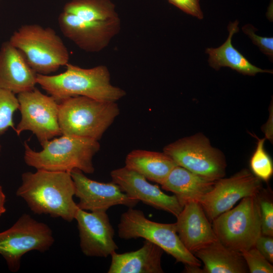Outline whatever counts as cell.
I'll return each instance as SVG.
<instances>
[{"mask_svg":"<svg viewBox=\"0 0 273 273\" xmlns=\"http://www.w3.org/2000/svg\"><path fill=\"white\" fill-rule=\"evenodd\" d=\"M16 195L34 213L48 214L65 221L74 219L78 207L73 200L75 187L70 173L36 169L21 175Z\"/></svg>","mask_w":273,"mask_h":273,"instance_id":"cell-1","label":"cell"},{"mask_svg":"<svg viewBox=\"0 0 273 273\" xmlns=\"http://www.w3.org/2000/svg\"><path fill=\"white\" fill-rule=\"evenodd\" d=\"M66 66V70L57 75L37 74V83L58 102L74 96L116 102L126 95L125 90L111 83L105 66L86 69L68 63Z\"/></svg>","mask_w":273,"mask_h":273,"instance_id":"cell-2","label":"cell"},{"mask_svg":"<svg viewBox=\"0 0 273 273\" xmlns=\"http://www.w3.org/2000/svg\"><path fill=\"white\" fill-rule=\"evenodd\" d=\"M41 146L42 150L36 151L26 141L24 142V160L28 166L54 171L70 172L79 169L86 174L94 172L93 160L100 149L98 141L61 135L44 142Z\"/></svg>","mask_w":273,"mask_h":273,"instance_id":"cell-3","label":"cell"},{"mask_svg":"<svg viewBox=\"0 0 273 273\" xmlns=\"http://www.w3.org/2000/svg\"><path fill=\"white\" fill-rule=\"evenodd\" d=\"M119 113L116 102L74 96L59 102L58 122L62 135L99 141Z\"/></svg>","mask_w":273,"mask_h":273,"instance_id":"cell-4","label":"cell"},{"mask_svg":"<svg viewBox=\"0 0 273 273\" xmlns=\"http://www.w3.org/2000/svg\"><path fill=\"white\" fill-rule=\"evenodd\" d=\"M9 41L22 52L37 74L48 75L69 63L68 50L51 28L23 25L13 33Z\"/></svg>","mask_w":273,"mask_h":273,"instance_id":"cell-5","label":"cell"},{"mask_svg":"<svg viewBox=\"0 0 273 273\" xmlns=\"http://www.w3.org/2000/svg\"><path fill=\"white\" fill-rule=\"evenodd\" d=\"M118 234L124 240L139 238L160 247L176 262L200 266L201 261L188 251L180 241L175 223H162L148 219L140 210L129 208L120 216Z\"/></svg>","mask_w":273,"mask_h":273,"instance_id":"cell-6","label":"cell"},{"mask_svg":"<svg viewBox=\"0 0 273 273\" xmlns=\"http://www.w3.org/2000/svg\"><path fill=\"white\" fill-rule=\"evenodd\" d=\"M58 20L64 35L81 50L90 53L106 48L121 28L115 10L99 13L63 12Z\"/></svg>","mask_w":273,"mask_h":273,"instance_id":"cell-7","label":"cell"},{"mask_svg":"<svg viewBox=\"0 0 273 273\" xmlns=\"http://www.w3.org/2000/svg\"><path fill=\"white\" fill-rule=\"evenodd\" d=\"M211 224L217 240L227 248L241 253L254 247L261 235L257 195L243 198Z\"/></svg>","mask_w":273,"mask_h":273,"instance_id":"cell-8","label":"cell"},{"mask_svg":"<svg viewBox=\"0 0 273 273\" xmlns=\"http://www.w3.org/2000/svg\"><path fill=\"white\" fill-rule=\"evenodd\" d=\"M54 241L48 225L23 214L11 228L0 233V254L9 270L15 272L19 271L25 254L33 250L47 251Z\"/></svg>","mask_w":273,"mask_h":273,"instance_id":"cell-9","label":"cell"},{"mask_svg":"<svg viewBox=\"0 0 273 273\" xmlns=\"http://www.w3.org/2000/svg\"><path fill=\"white\" fill-rule=\"evenodd\" d=\"M163 152L177 165L207 179L216 181L225 175L226 163L223 154L202 134L176 141L166 146Z\"/></svg>","mask_w":273,"mask_h":273,"instance_id":"cell-10","label":"cell"},{"mask_svg":"<svg viewBox=\"0 0 273 273\" xmlns=\"http://www.w3.org/2000/svg\"><path fill=\"white\" fill-rule=\"evenodd\" d=\"M21 119L15 131L17 135L25 130L35 134L40 145L62 135L59 122V103L51 96L34 88L18 94Z\"/></svg>","mask_w":273,"mask_h":273,"instance_id":"cell-11","label":"cell"},{"mask_svg":"<svg viewBox=\"0 0 273 273\" xmlns=\"http://www.w3.org/2000/svg\"><path fill=\"white\" fill-rule=\"evenodd\" d=\"M261 189V180L248 169H243L231 177L216 180L213 188L196 202L212 222L240 200L257 195Z\"/></svg>","mask_w":273,"mask_h":273,"instance_id":"cell-12","label":"cell"},{"mask_svg":"<svg viewBox=\"0 0 273 273\" xmlns=\"http://www.w3.org/2000/svg\"><path fill=\"white\" fill-rule=\"evenodd\" d=\"M70 173L74 185V196L79 199L77 205L80 209L106 212L115 205L133 208L139 202L127 196L112 181L105 183L92 180L79 169H74Z\"/></svg>","mask_w":273,"mask_h":273,"instance_id":"cell-13","label":"cell"},{"mask_svg":"<svg viewBox=\"0 0 273 273\" xmlns=\"http://www.w3.org/2000/svg\"><path fill=\"white\" fill-rule=\"evenodd\" d=\"M77 221L82 253L89 257H107L118 249L114 240V230L106 211L88 212L79 209Z\"/></svg>","mask_w":273,"mask_h":273,"instance_id":"cell-14","label":"cell"},{"mask_svg":"<svg viewBox=\"0 0 273 273\" xmlns=\"http://www.w3.org/2000/svg\"><path fill=\"white\" fill-rule=\"evenodd\" d=\"M110 175L112 181L118 185L123 192L139 202L175 217L184 207L174 195L166 194L157 186L150 183L145 177L125 166L113 170Z\"/></svg>","mask_w":273,"mask_h":273,"instance_id":"cell-15","label":"cell"},{"mask_svg":"<svg viewBox=\"0 0 273 273\" xmlns=\"http://www.w3.org/2000/svg\"><path fill=\"white\" fill-rule=\"evenodd\" d=\"M176 217L178 236L192 253L217 240L212 224L198 202L191 201L186 203Z\"/></svg>","mask_w":273,"mask_h":273,"instance_id":"cell-16","label":"cell"},{"mask_svg":"<svg viewBox=\"0 0 273 273\" xmlns=\"http://www.w3.org/2000/svg\"><path fill=\"white\" fill-rule=\"evenodd\" d=\"M37 73L22 52L10 41L0 49V87L14 94L32 90L37 84Z\"/></svg>","mask_w":273,"mask_h":273,"instance_id":"cell-17","label":"cell"},{"mask_svg":"<svg viewBox=\"0 0 273 273\" xmlns=\"http://www.w3.org/2000/svg\"><path fill=\"white\" fill-rule=\"evenodd\" d=\"M164 251L145 240L138 250L124 253L114 252L108 273H163L161 258Z\"/></svg>","mask_w":273,"mask_h":273,"instance_id":"cell-18","label":"cell"},{"mask_svg":"<svg viewBox=\"0 0 273 273\" xmlns=\"http://www.w3.org/2000/svg\"><path fill=\"white\" fill-rule=\"evenodd\" d=\"M215 183L176 165L161 185L162 189L173 193L184 206L190 201H197L213 188Z\"/></svg>","mask_w":273,"mask_h":273,"instance_id":"cell-19","label":"cell"},{"mask_svg":"<svg viewBox=\"0 0 273 273\" xmlns=\"http://www.w3.org/2000/svg\"><path fill=\"white\" fill-rule=\"evenodd\" d=\"M239 22H230L228 26L229 32L226 41L217 48H209L206 53L209 55V65L216 70L221 67H228L244 75L254 76L259 72L272 73V70L262 69L251 62L232 44L233 35L239 31Z\"/></svg>","mask_w":273,"mask_h":273,"instance_id":"cell-20","label":"cell"},{"mask_svg":"<svg viewBox=\"0 0 273 273\" xmlns=\"http://www.w3.org/2000/svg\"><path fill=\"white\" fill-rule=\"evenodd\" d=\"M125 166L139 173L147 179L160 185L177 165L164 152L136 149L126 156Z\"/></svg>","mask_w":273,"mask_h":273,"instance_id":"cell-21","label":"cell"},{"mask_svg":"<svg viewBox=\"0 0 273 273\" xmlns=\"http://www.w3.org/2000/svg\"><path fill=\"white\" fill-rule=\"evenodd\" d=\"M193 254L204 263V272H249L246 263L241 253L227 248L218 240Z\"/></svg>","mask_w":273,"mask_h":273,"instance_id":"cell-22","label":"cell"},{"mask_svg":"<svg viewBox=\"0 0 273 273\" xmlns=\"http://www.w3.org/2000/svg\"><path fill=\"white\" fill-rule=\"evenodd\" d=\"M265 138L258 139L257 147L250 161L253 174L260 180L268 181L273 173L271 160L264 148Z\"/></svg>","mask_w":273,"mask_h":273,"instance_id":"cell-23","label":"cell"},{"mask_svg":"<svg viewBox=\"0 0 273 273\" xmlns=\"http://www.w3.org/2000/svg\"><path fill=\"white\" fill-rule=\"evenodd\" d=\"M19 106L18 100L15 94L0 87V135L9 128L15 130L13 116Z\"/></svg>","mask_w":273,"mask_h":273,"instance_id":"cell-24","label":"cell"},{"mask_svg":"<svg viewBox=\"0 0 273 273\" xmlns=\"http://www.w3.org/2000/svg\"><path fill=\"white\" fill-rule=\"evenodd\" d=\"M251 273H272L273 266L255 247L241 253Z\"/></svg>","mask_w":273,"mask_h":273,"instance_id":"cell-25","label":"cell"},{"mask_svg":"<svg viewBox=\"0 0 273 273\" xmlns=\"http://www.w3.org/2000/svg\"><path fill=\"white\" fill-rule=\"evenodd\" d=\"M259 206L261 234L273 236V203L271 199L257 195Z\"/></svg>","mask_w":273,"mask_h":273,"instance_id":"cell-26","label":"cell"},{"mask_svg":"<svg viewBox=\"0 0 273 273\" xmlns=\"http://www.w3.org/2000/svg\"><path fill=\"white\" fill-rule=\"evenodd\" d=\"M243 31L252 40L259 50L271 60L273 59V38L262 37L255 34L257 31L251 24H247L242 27Z\"/></svg>","mask_w":273,"mask_h":273,"instance_id":"cell-27","label":"cell"},{"mask_svg":"<svg viewBox=\"0 0 273 273\" xmlns=\"http://www.w3.org/2000/svg\"><path fill=\"white\" fill-rule=\"evenodd\" d=\"M185 13L196 17L199 19L203 18V13L199 4L200 0H168Z\"/></svg>","mask_w":273,"mask_h":273,"instance_id":"cell-28","label":"cell"},{"mask_svg":"<svg viewBox=\"0 0 273 273\" xmlns=\"http://www.w3.org/2000/svg\"><path fill=\"white\" fill-rule=\"evenodd\" d=\"M254 247L269 262L273 263L272 237L261 234L257 239Z\"/></svg>","mask_w":273,"mask_h":273,"instance_id":"cell-29","label":"cell"},{"mask_svg":"<svg viewBox=\"0 0 273 273\" xmlns=\"http://www.w3.org/2000/svg\"><path fill=\"white\" fill-rule=\"evenodd\" d=\"M6 202V195L3 191V188L0 186V216L4 213L6 209L5 206Z\"/></svg>","mask_w":273,"mask_h":273,"instance_id":"cell-30","label":"cell"},{"mask_svg":"<svg viewBox=\"0 0 273 273\" xmlns=\"http://www.w3.org/2000/svg\"><path fill=\"white\" fill-rule=\"evenodd\" d=\"M200 266L185 264V271L186 272L202 273L204 272L203 269L200 268Z\"/></svg>","mask_w":273,"mask_h":273,"instance_id":"cell-31","label":"cell"},{"mask_svg":"<svg viewBox=\"0 0 273 273\" xmlns=\"http://www.w3.org/2000/svg\"><path fill=\"white\" fill-rule=\"evenodd\" d=\"M1 145L0 144V154H1Z\"/></svg>","mask_w":273,"mask_h":273,"instance_id":"cell-32","label":"cell"}]
</instances>
